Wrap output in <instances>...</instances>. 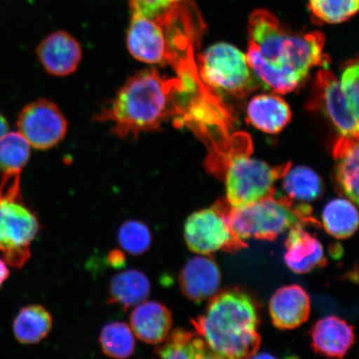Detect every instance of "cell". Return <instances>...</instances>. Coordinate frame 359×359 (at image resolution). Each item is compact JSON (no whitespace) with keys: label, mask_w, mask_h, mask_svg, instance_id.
I'll return each mask as SVG.
<instances>
[{"label":"cell","mask_w":359,"mask_h":359,"mask_svg":"<svg viewBox=\"0 0 359 359\" xmlns=\"http://www.w3.org/2000/svg\"><path fill=\"white\" fill-rule=\"evenodd\" d=\"M285 247L286 266L296 273L311 272L314 269L325 266L327 263L320 241L305 231L302 226L290 229Z\"/></svg>","instance_id":"2e32d148"},{"label":"cell","mask_w":359,"mask_h":359,"mask_svg":"<svg viewBox=\"0 0 359 359\" xmlns=\"http://www.w3.org/2000/svg\"><path fill=\"white\" fill-rule=\"evenodd\" d=\"M191 323L212 358H253L262 344L257 308L240 290L215 294L205 313Z\"/></svg>","instance_id":"3957f363"},{"label":"cell","mask_w":359,"mask_h":359,"mask_svg":"<svg viewBox=\"0 0 359 359\" xmlns=\"http://www.w3.org/2000/svg\"><path fill=\"white\" fill-rule=\"evenodd\" d=\"M151 284L137 269H128L112 278L109 285V303L119 304L125 311L145 302L150 295Z\"/></svg>","instance_id":"ffe728a7"},{"label":"cell","mask_w":359,"mask_h":359,"mask_svg":"<svg viewBox=\"0 0 359 359\" xmlns=\"http://www.w3.org/2000/svg\"><path fill=\"white\" fill-rule=\"evenodd\" d=\"M53 327V318L42 305H29L20 309L13 320L15 339L22 344H35L46 338Z\"/></svg>","instance_id":"44dd1931"},{"label":"cell","mask_w":359,"mask_h":359,"mask_svg":"<svg viewBox=\"0 0 359 359\" xmlns=\"http://www.w3.org/2000/svg\"><path fill=\"white\" fill-rule=\"evenodd\" d=\"M109 262L112 267L118 268L126 263L125 255L122 251L115 250L109 255Z\"/></svg>","instance_id":"4dcf8cb0"},{"label":"cell","mask_w":359,"mask_h":359,"mask_svg":"<svg viewBox=\"0 0 359 359\" xmlns=\"http://www.w3.org/2000/svg\"><path fill=\"white\" fill-rule=\"evenodd\" d=\"M36 53L47 73L56 77L74 74L82 60L83 52L78 40L65 31L47 36L39 44Z\"/></svg>","instance_id":"8fae6325"},{"label":"cell","mask_w":359,"mask_h":359,"mask_svg":"<svg viewBox=\"0 0 359 359\" xmlns=\"http://www.w3.org/2000/svg\"><path fill=\"white\" fill-rule=\"evenodd\" d=\"M8 130L10 127H8V121L2 114H0V139L8 133Z\"/></svg>","instance_id":"d6a6232c"},{"label":"cell","mask_w":359,"mask_h":359,"mask_svg":"<svg viewBox=\"0 0 359 359\" xmlns=\"http://www.w3.org/2000/svg\"><path fill=\"white\" fill-rule=\"evenodd\" d=\"M358 76L359 67L358 62H352L345 67L339 82L341 90H342L345 100L347 101L348 109L351 111L354 118L358 120L359 114Z\"/></svg>","instance_id":"f1b7e54d"},{"label":"cell","mask_w":359,"mask_h":359,"mask_svg":"<svg viewBox=\"0 0 359 359\" xmlns=\"http://www.w3.org/2000/svg\"><path fill=\"white\" fill-rule=\"evenodd\" d=\"M159 344L154 353L161 358H212L205 341L196 332L178 327L170 331Z\"/></svg>","instance_id":"7402d4cb"},{"label":"cell","mask_w":359,"mask_h":359,"mask_svg":"<svg viewBox=\"0 0 359 359\" xmlns=\"http://www.w3.org/2000/svg\"><path fill=\"white\" fill-rule=\"evenodd\" d=\"M19 132L35 149L48 150L64 140L66 118L55 103L39 100L22 109L17 122Z\"/></svg>","instance_id":"30bf717a"},{"label":"cell","mask_w":359,"mask_h":359,"mask_svg":"<svg viewBox=\"0 0 359 359\" xmlns=\"http://www.w3.org/2000/svg\"><path fill=\"white\" fill-rule=\"evenodd\" d=\"M197 65L201 83L215 91L244 97L257 88L246 55L230 43L212 45L199 56Z\"/></svg>","instance_id":"52a82bcc"},{"label":"cell","mask_w":359,"mask_h":359,"mask_svg":"<svg viewBox=\"0 0 359 359\" xmlns=\"http://www.w3.org/2000/svg\"><path fill=\"white\" fill-rule=\"evenodd\" d=\"M283 178V188L292 200L307 203L320 198L324 192L321 177L307 167L290 168Z\"/></svg>","instance_id":"cb8c5ba5"},{"label":"cell","mask_w":359,"mask_h":359,"mask_svg":"<svg viewBox=\"0 0 359 359\" xmlns=\"http://www.w3.org/2000/svg\"><path fill=\"white\" fill-rule=\"evenodd\" d=\"M321 226L336 239L352 236L358 227L356 205L348 198L331 201L323 210Z\"/></svg>","instance_id":"603a6c76"},{"label":"cell","mask_w":359,"mask_h":359,"mask_svg":"<svg viewBox=\"0 0 359 359\" xmlns=\"http://www.w3.org/2000/svg\"><path fill=\"white\" fill-rule=\"evenodd\" d=\"M359 0H309V8L318 24H340L355 15Z\"/></svg>","instance_id":"4316f807"},{"label":"cell","mask_w":359,"mask_h":359,"mask_svg":"<svg viewBox=\"0 0 359 359\" xmlns=\"http://www.w3.org/2000/svg\"><path fill=\"white\" fill-rule=\"evenodd\" d=\"M290 107L282 97L273 94H260L249 102L247 121L264 133L277 134L290 123Z\"/></svg>","instance_id":"ac0fdd59"},{"label":"cell","mask_w":359,"mask_h":359,"mask_svg":"<svg viewBox=\"0 0 359 359\" xmlns=\"http://www.w3.org/2000/svg\"><path fill=\"white\" fill-rule=\"evenodd\" d=\"M221 281L222 273L217 264L208 255L188 260L179 276L183 294L196 303L203 302L217 294Z\"/></svg>","instance_id":"4fadbf2b"},{"label":"cell","mask_w":359,"mask_h":359,"mask_svg":"<svg viewBox=\"0 0 359 359\" xmlns=\"http://www.w3.org/2000/svg\"><path fill=\"white\" fill-rule=\"evenodd\" d=\"M248 36L247 61L255 76L277 93L293 92L313 67H327L330 62L323 53L324 34L292 33L266 10L251 13Z\"/></svg>","instance_id":"6da1fadb"},{"label":"cell","mask_w":359,"mask_h":359,"mask_svg":"<svg viewBox=\"0 0 359 359\" xmlns=\"http://www.w3.org/2000/svg\"><path fill=\"white\" fill-rule=\"evenodd\" d=\"M31 155V146L20 132L8 133L0 139V173H22Z\"/></svg>","instance_id":"484cf974"},{"label":"cell","mask_w":359,"mask_h":359,"mask_svg":"<svg viewBox=\"0 0 359 359\" xmlns=\"http://www.w3.org/2000/svg\"><path fill=\"white\" fill-rule=\"evenodd\" d=\"M195 8L183 2L154 18L132 15L127 47L135 60L149 65H172L177 70L193 60Z\"/></svg>","instance_id":"277c9868"},{"label":"cell","mask_w":359,"mask_h":359,"mask_svg":"<svg viewBox=\"0 0 359 359\" xmlns=\"http://www.w3.org/2000/svg\"><path fill=\"white\" fill-rule=\"evenodd\" d=\"M312 346L317 353L344 358L355 341L354 327L342 318L327 316L318 320L311 332Z\"/></svg>","instance_id":"e0dca14e"},{"label":"cell","mask_w":359,"mask_h":359,"mask_svg":"<svg viewBox=\"0 0 359 359\" xmlns=\"http://www.w3.org/2000/svg\"><path fill=\"white\" fill-rule=\"evenodd\" d=\"M227 201L219 200L212 208L198 210L187 218L184 237L188 248L201 255L224 251L235 253L247 246L233 232L227 217Z\"/></svg>","instance_id":"ba28073f"},{"label":"cell","mask_w":359,"mask_h":359,"mask_svg":"<svg viewBox=\"0 0 359 359\" xmlns=\"http://www.w3.org/2000/svg\"><path fill=\"white\" fill-rule=\"evenodd\" d=\"M199 79L188 74L168 79L156 69L139 72L126 82L97 120L110 123L112 133L121 138H137L142 133L159 129L170 116L183 114L177 96L189 91Z\"/></svg>","instance_id":"7a4b0ae2"},{"label":"cell","mask_w":359,"mask_h":359,"mask_svg":"<svg viewBox=\"0 0 359 359\" xmlns=\"http://www.w3.org/2000/svg\"><path fill=\"white\" fill-rule=\"evenodd\" d=\"M39 230L37 215L22 202V197L0 198V252L8 266H25Z\"/></svg>","instance_id":"9c48e42d"},{"label":"cell","mask_w":359,"mask_h":359,"mask_svg":"<svg viewBox=\"0 0 359 359\" xmlns=\"http://www.w3.org/2000/svg\"><path fill=\"white\" fill-rule=\"evenodd\" d=\"M291 163L272 168L264 161L251 158L245 150L232 148L219 164L215 176L226 180L228 204L238 209L276 194V183L284 177Z\"/></svg>","instance_id":"8992f818"},{"label":"cell","mask_w":359,"mask_h":359,"mask_svg":"<svg viewBox=\"0 0 359 359\" xmlns=\"http://www.w3.org/2000/svg\"><path fill=\"white\" fill-rule=\"evenodd\" d=\"M100 342L103 353L114 358H129L136 347L131 327L123 322H112L103 327Z\"/></svg>","instance_id":"d4e9b609"},{"label":"cell","mask_w":359,"mask_h":359,"mask_svg":"<svg viewBox=\"0 0 359 359\" xmlns=\"http://www.w3.org/2000/svg\"><path fill=\"white\" fill-rule=\"evenodd\" d=\"M8 276H10V269L8 267V264L0 259V287L7 280Z\"/></svg>","instance_id":"1f68e13d"},{"label":"cell","mask_w":359,"mask_h":359,"mask_svg":"<svg viewBox=\"0 0 359 359\" xmlns=\"http://www.w3.org/2000/svg\"><path fill=\"white\" fill-rule=\"evenodd\" d=\"M118 241L126 252L141 255L150 249L152 237L150 229L146 224L131 219L121 226Z\"/></svg>","instance_id":"83f0119b"},{"label":"cell","mask_w":359,"mask_h":359,"mask_svg":"<svg viewBox=\"0 0 359 359\" xmlns=\"http://www.w3.org/2000/svg\"><path fill=\"white\" fill-rule=\"evenodd\" d=\"M228 203V202H227ZM227 217L233 232L242 241H273L298 226H321L306 203L295 204L289 196L273 194L242 208L227 205Z\"/></svg>","instance_id":"5b68a950"},{"label":"cell","mask_w":359,"mask_h":359,"mask_svg":"<svg viewBox=\"0 0 359 359\" xmlns=\"http://www.w3.org/2000/svg\"><path fill=\"white\" fill-rule=\"evenodd\" d=\"M130 327L142 342L159 344L172 330V314L163 304L145 300L135 306Z\"/></svg>","instance_id":"9a60e30c"},{"label":"cell","mask_w":359,"mask_h":359,"mask_svg":"<svg viewBox=\"0 0 359 359\" xmlns=\"http://www.w3.org/2000/svg\"><path fill=\"white\" fill-rule=\"evenodd\" d=\"M269 314L273 325L282 330L302 325L311 314V298L299 285L282 287L269 302Z\"/></svg>","instance_id":"5bb4252c"},{"label":"cell","mask_w":359,"mask_h":359,"mask_svg":"<svg viewBox=\"0 0 359 359\" xmlns=\"http://www.w3.org/2000/svg\"><path fill=\"white\" fill-rule=\"evenodd\" d=\"M316 87L326 114L341 137L358 138V120L348 109L338 79L327 67L318 72Z\"/></svg>","instance_id":"7c38bea8"},{"label":"cell","mask_w":359,"mask_h":359,"mask_svg":"<svg viewBox=\"0 0 359 359\" xmlns=\"http://www.w3.org/2000/svg\"><path fill=\"white\" fill-rule=\"evenodd\" d=\"M188 0H130L132 15L154 18Z\"/></svg>","instance_id":"f546056e"},{"label":"cell","mask_w":359,"mask_h":359,"mask_svg":"<svg viewBox=\"0 0 359 359\" xmlns=\"http://www.w3.org/2000/svg\"><path fill=\"white\" fill-rule=\"evenodd\" d=\"M358 138L340 137L334 148L338 161L335 182L339 192L358 205Z\"/></svg>","instance_id":"d6986e66"}]
</instances>
